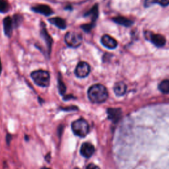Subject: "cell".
<instances>
[{
    "label": "cell",
    "instance_id": "obj_7",
    "mask_svg": "<svg viewBox=\"0 0 169 169\" xmlns=\"http://www.w3.org/2000/svg\"><path fill=\"white\" fill-rule=\"evenodd\" d=\"M149 34V33H148ZM149 40L151 41L154 45L158 47H162L165 46L166 43V39L165 37L158 34L151 33L149 34Z\"/></svg>",
    "mask_w": 169,
    "mask_h": 169
},
{
    "label": "cell",
    "instance_id": "obj_22",
    "mask_svg": "<svg viewBox=\"0 0 169 169\" xmlns=\"http://www.w3.org/2000/svg\"><path fill=\"white\" fill-rule=\"evenodd\" d=\"M86 169H100V168L98 166H97L96 165H95V164L91 163V164H89L88 166H87Z\"/></svg>",
    "mask_w": 169,
    "mask_h": 169
},
{
    "label": "cell",
    "instance_id": "obj_6",
    "mask_svg": "<svg viewBox=\"0 0 169 169\" xmlns=\"http://www.w3.org/2000/svg\"><path fill=\"white\" fill-rule=\"evenodd\" d=\"M95 151V148L92 143L85 142L80 148V153L85 158H90Z\"/></svg>",
    "mask_w": 169,
    "mask_h": 169
},
{
    "label": "cell",
    "instance_id": "obj_1",
    "mask_svg": "<svg viewBox=\"0 0 169 169\" xmlns=\"http://www.w3.org/2000/svg\"><path fill=\"white\" fill-rule=\"evenodd\" d=\"M89 99L92 103L101 104L104 103L108 97V92L106 87L101 84L92 85L88 90Z\"/></svg>",
    "mask_w": 169,
    "mask_h": 169
},
{
    "label": "cell",
    "instance_id": "obj_2",
    "mask_svg": "<svg viewBox=\"0 0 169 169\" xmlns=\"http://www.w3.org/2000/svg\"><path fill=\"white\" fill-rule=\"evenodd\" d=\"M71 129L75 135L80 137H85L89 134V125L83 118H79L71 124Z\"/></svg>",
    "mask_w": 169,
    "mask_h": 169
},
{
    "label": "cell",
    "instance_id": "obj_23",
    "mask_svg": "<svg viewBox=\"0 0 169 169\" xmlns=\"http://www.w3.org/2000/svg\"><path fill=\"white\" fill-rule=\"evenodd\" d=\"M2 66L1 60H0V74H1V73H2Z\"/></svg>",
    "mask_w": 169,
    "mask_h": 169
},
{
    "label": "cell",
    "instance_id": "obj_15",
    "mask_svg": "<svg viewBox=\"0 0 169 169\" xmlns=\"http://www.w3.org/2000/svg\"><path fill=\"white\" fill-rule=\"evenodd\" d=\"M41 34L42 36H43L44 39L45 40H46V45H47V47H48V52L50 53V52H51V48H52V39L51 38V36L49 35V34L48 33L47 30H46V29L44 27L42 29V31H41Z\"/></svg>",
    "mask_w": 169,
    "mask_h": 169
},
{
    "label": "cell",
    "instance_id": "obj_9",
    "mask_svg": "<svg viewBox=\"0 0 169 169\" xmlns=\"http://www.w3.org/2000/svg\"><path fill=\"white\" fill-rule=\"evenodd\" d=\"M107 114L109 120L116 123L120 120L122 117V110L120 108H110L107 110Z\"/></svg>",
    "mask_w": 169,
    "mask_h": 169
},
{
    "label": "cell",
    "instance_id": "obj_8",
    "mask_svg": "<svg viewBox=\"0 0 169 169\" xmlns=\"http://www.w3.org/2000/svg\"><path fill=\"white\" fill-rule=\"evenodd\" d=\"M101 41L102 45L104 47L108 49H114L117 47L118 45L117 41L114 38H112V36L108 34H105L103 36Z\"/></svg>",
    "mask_w": 169,
    "mask_h": 169
},
{
    "label": "cell",
    "instance_id": "obj_5",
    "mask_svg": "<svg viewBox=\"0 0 169 169\" xmlns=\"http://www.w3.org/2000/svg\"><path fill=\"white\" fill-rule=\"evenodd\" d=\"M91 71V67L85 61H81L77 64L75 70V74L79 78H84L89 76Z\"/></svg>",
    "mask_w": 169,
    "mask_h": 169
},
{
    "label": "cell",
    "instance_id": "obj_18",
    "mask_svg": "<svg viewBox=\"0 0 169 169\" xmlns=\"http://www.w3.org/2000/svg\"><path fill=\"white\" fill-rule=\"evenodd\" d=\"M85 16H91V18H92V22L95 23V21H96L97 18L98 17V8H97V5H96L95 6H94V7L89 12H87V13L85 14Z\"/></svg>",
    "mask_w": 169,
    "mask_h": 169
},
{
    "label": "cell",
    "instance_id": "obj_24",
    "mask_svg": "<svg viewBox=\"0 0 169 169\" xmlns=\"http://www.w3.org/2000/svg\"><path fill=\"white\" fill-rule=\"evenodd\" d=\"M41 169H52V168H48V167H43Z\"/></svg>",
    "mask_w": 169,
    "mask_h": 169
},
{
    "label": "cell",
    "instance_id": "obj_21",
    "mask_svg": "<svg viewBox=\"0 0 169 169\" xmlns=\"http://www.w3.org/2000/svg\"><path fill=\"white\" fill-rule=\"evenodd\" d=\"M94 24H95V23H89V24H84V25L81 26V28H83V29L85 31V32H89V31H90V30L92 29V28L93 27Z\"/></svg>",
    "mask_w": 169,
    "mask_h": 169
},
{
    "label": "cell",
    "instance_id": "obj_14",
    "mask_svg": "<svg viewBox=\"0 0 169 169\" xmlns=\"http://www.w3.org/2000/svg\"><path fill=\"white\" fill-rule=\"evenodd\" d=\"M112 20H113V21H114L116 23L121 24V25L125 26V27H129L133 23V22L131 20L128 19V18L124 17H121V16L114 17L113 18H112Z\"/></svg>",
    "mask_w": 169,
    "mask_h": 169
},
{
    "label": "cell",
    "instance_id": "obj_12",
    "mask_svg": "<svg viewBox=\"0 0 169 169\" xmlns=\"http://www.w3.org/2000/svg\"><path fill=\"white\" fill-rule=\"evenodd\" d=\"M127 91V86L124 82H118L114 86V91L117 96H122Z\"/></svg>",
    "mask_w": 169,
    "mask_h": 169
},
{
    "label": "cell",
    "instance_id": "obj_16",
    "mask_svg": "<svg viewBox=\"0 0 169 169\" xmlns=\"http://www.w3.org/2000/svg\"><path fill=\"white\" fill-rule=\"evenodd\" d=\"M158 3L162 6H167L169 5V0H145V7H150L153 4Z\"/></svg>",
    "mask_w": 169,
    "mask_h": 169
},
{
    "label": "cell",
    "instance_id": "obj_11",
    "mask_svg": "<svg viewBox=\"0 0 169 169\" xmlns=\"http://www.w3.org/2000/svg\"><path fill=\"white\" fill-rule=\"evenodd\" d=\"M33 10L36 13L44 15L45 16H49L53 13V11L46 5H38L33 8Z\"/></svg>",
    "mask_w": 169,
    "mask_h": 169
},
{
    "label": "cell",
    "instance_id": "obj_10",
    "mask_svg": "<svg viewBox=\"0 0 169 169\" xmlns=\"http://www.w3.org/2000/svg\"><path fill=\"white\" fill-rule=\"evenodd\" d=\"M13 21L10 17H7L3 20V30L5 35L10 37L13 29Z\"/></svg>",
    "mask_w": 169,
    "mask_h": 169
},
{
    "label": "cell",
    "instance_id": "obj_3",
    "mask_svg": "<svg viewBox=\"0 0 169 169\" xmlns=\"http://www.w3.org/2000/svg\"><path fill=\"white\" fill-rule=\"evenodd\" d=\"M30 76L37 85L42 87H47L49 86L50 82V76L48 71L42 70H36L32 72Z\"/></svg>",
    "mask_w": 169,
    "mask_h": 169
},
{
    "label": "cell",
    "instance_id": "obj_20",
    "mask_svg": "<svg viewBox=\"0 0 169 169\" xmlns=\"http://www.w3.org/2000/svg\"><path fill=\"white\" fill-rule=\"evenodd\" d=\"M58 89L60 95H64L66 91V87L64 85L63 81H62L61 76H59L58 79Z\"/></svg>",
    "mask_w": 169,
    "mask_h": 169
},
{
    "label": "cell",
    "instance_id": "obj_4",
    "mask_svg": "<svg viewBox=\"0 0 169 169\" xmlns=\"http://www.w3.org/2000/svg\"><path fill=\"white\" fill-rule=\"evenodd\" d=\"M83 42V36L80 33L70 31L65 36V42L71 48H78Z\"/></svg>",
    "mask_w": 169,
    "mask_h": 169
},
{
    "label": "cell",
    "instance_id": "obj_17",
    "mask_svg": "<svg viewBox=\"0 0 169 169\" xmlns=\"http://www.w3.org/2000/svg\"><path fill=\"white\" fill-rule=\"evenodd\" d=\"M159 89L164 94H169V79L162 81L159 85Z\"/></svg>",
    "mask_w": 169,
    "mask_h": 169
},
{
    "label": "cell",
    "instance_id": "obj_13",
    "mask_svg": "<svg viewBox=\"0 0 169 169\" xmlns=\"http://www.w3.org/2000/svg\"><path fill=\"white\" fill-rule=\"evenodd\" d=\"M49 22L60 29H65L66 28V21L62 18L54 17L49 19Z\"/></svg>",
    "mask_w": 169,
    "mask_h": 169
},
{
    "label": "cell",
    "instance_id": "obj_19",
    "mask_svg": "<svg viewBox=\"0 0 169 169\" xmlns=\"http://www.w3.org/2000/svg\"><path fill=\"white\" fill-rule=\"evenodd\" d=\"M9 3L7 0H0V13H7L9 11Z\"/></svg>",
    "mask_w": 169,
    "mask_h": 169
}]
</instances>
